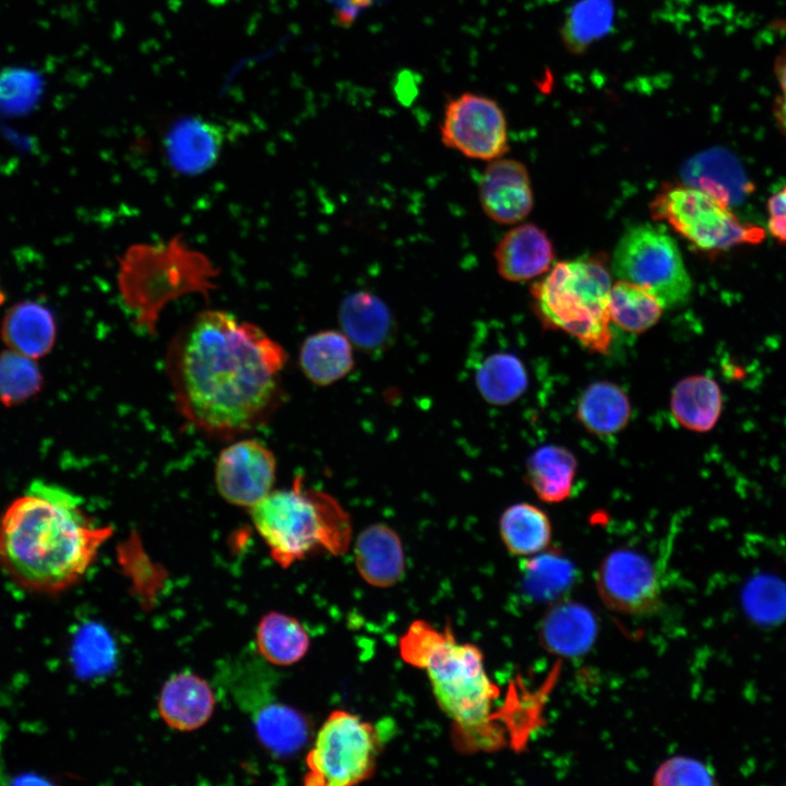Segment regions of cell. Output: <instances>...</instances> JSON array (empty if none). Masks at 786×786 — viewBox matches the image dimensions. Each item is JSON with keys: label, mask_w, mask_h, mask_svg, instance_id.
Masks as SVG:
<instances>
[{"label": "cell", "mask_w": 786, "mask_h": 786, "mask_svg": "<svg viewBox=\"0 0 786 786\" xmlns=\"http://www.w3.org/2000/svg\"><path fill=\"white\" fill-rule=\"evenodd\" d=\"M401 657L426 670L439 706L453 720L465 745L493 750L505 742L496 723L500 689L488 676L479 647L458 643L424 620L414 621L400 640Z\"/></svg>", "instance_id": "3"}, {"label": "cell", "mask_w": 786, "mask_h": 786, "mask_svg": "<svg viewBox=\"0 0 786 786\" xmlns=\"http://www.w3.org/2000/svg\"><path fill=\"white\" fill-rule=\"evenodd\" d=\"M769 231L779 242L786 243V187L767 201Z\"/></svg>", "instance_id": "35"}, {"label": "cell", "mask_w": 786, "mask_h": 786, "mask_svg": "<svg viewBox=\"0 0 786 786\" xmlns=\"http://www.w3.org/2000/svg\"><path fill=\"white\" fill-rule=\"evenodd\" d=\"M595 615L576 602H559L543 616L538 628L541 647L560 657H577L587 653L597 638Z\"/></svg>", "instance_id": "16"}, {"label": "cell", "mask_w": 786, "mask_h": 786, "mask_svg": "<svg viewBox=\"0 0 786 786\" xmlns=\"http://www.w3.org/2000/svg\"><path fill=\"white\" fill-rule=\"evenodd\" d=\"M341 331L360 350L376 354L388 348L395 334L393 314L374 294L357 290L345 296L338 307Z\"/></svg>", "instance_id": "13"}, {"label": "cell", "mask_w": 786, "mask_h": 786, "mask_svg": "<svg viewBox=\"0 0 786 786\" xmlns=\"http://www.w3.org/2000/svg\"><path fill=\"white\" fill-rule=\"evenodd\" d=\"M73 492L34 480L0 520V568L23 590L61 594L85 575L110 526H96Z\"/></svg>", "instance_id": "2"}, {"label": "cell", "mask_w": 786, "mask_h": 786, "mask_svg": "<svg viewBox=\"0 0 786 786\" xmlns=\"http://www.w3.org/2000/svg\"><path fill=\"white\" fill-rule=\"evenodd\" d=\"M354 345L340 330H321L306 337L299 350V366L315 385L333 384L354 368Z\"/></svg>", "instance_id": "20"}, {"label": "cell", "mask_w": 786, "mask_h": 786, "mask_svg": "<svg viewBox=\"0 0 786 786\" xmlns=\"http://www.w3.org/2000/svg\"><path fill=\"white\" fill-rule=\"evenodd\" d=\"M614 21V0H579L569 10L560 36L565 49L583 55L606 35Z\"/></svg>", "instance_id": "28"}, {"label": "cell", "mask_w": 786, "mask_h": 786, "mask_svg": "<svg viewBox=\"0 0 786 786\" xmlns=\"http://www.w3.org/2000/svg\"><path fill=\"white\" fill-rule=\"evenodd\" d=\"M499 534L510 553L533 557L547 550L552 527L544 510L532 503L520 502L502 512Z\"/></svg>", "instance_id": "25"}, {"label": "cell", "mask_w": 786, "mask_h": 786, "mask_svg": "<svg viewBox=\"0 0 786 786\" xmlns=\"http://www.w3.org/2000/svg\"><path fill=\"white\" fill-rule=\"evenodd\" d=\"M480 206L491 221L512 225L533 209V191L524 164L511 158L490 160L478 183Z\"/></svg>", "instance_id": "12"}, {"label": "cell", "mask_w": 786, "mask_h": 786, "mask_svg": "<svg viewBox=\"0 0 786 786\" xmlns=\"http://www.w3.org/2000/svg\"><path fill=\"white\" fill-rule=\"evenodd\" d=\"M611 278L604 261L592 258L557 263L532 287L544 324L576 338L586 349L607 354L611 344L608 297Z\"/></svg>", "instance_id": "5"}, {"label": "cell", "mask_w": 786, "mask_h": 786, "mask_svg": "<svg viewBox=\"0 0 786 786\" xmlns=\"http://www.w3.org/2000/svg\"><path fill=\"white\" fill-rule=\"evenodd\" d=\"M544 552L527 560L525 568L528 582L532 585H545L544 588L546 590L549 588V584L553 588H560L568 582L571 565L558 555Z\"/></svg>", "instance_id": "34"}, {"label": "cell", "mask_w": 786, "mask_h": 786, "mask_svg": "<svg viewBox=\"0 0 786 786\" xmlns=\"http://www.w3.org/2000/svg\"><path fill=\"white\" fill-rule=\"evenodd\" d=\"M380 740L372 724L343 710L333 711L320 727L306 758L307 786H352L372 776Z\"/></svg>", "instance_id": "8"}, {"label": "cell", "mask_w": 786, "mask_h": 786, "mask_svg": "<svg viewBox=\"0 0 786 786\" xmlns=\"http://www.w3.org/2000/svg\"><path fill=\"white\" fill-rule=\"evenodd\" d=\"M309 645V635L305 628L290 616L271 611L258 624L257 650L270 664H295L306 655Z\"/></svg>", "instance_id": "27"}, {"label": "cell", "mask_w": 786, "mask_h": 786, "mask_svg": "<svg viewBox=\"0 0 786 786\" xmlns=\"http://www.w3.org/2000/svg\"><path fill=\"white\" fill-rule=\"evenodd\" d=\"M653 784L660 786L715 785L712 771L703 762L684 755L665 760L653 775Z\"/></svg>", "instance_id": "33"}, {"label": "cell", "mask_w": 786, "mask_h": 786, "mask_svg": "<svg viewBox=\"0 0 786 786\" xmlns=\"http://www.w3.org/2000/svg\"><path fill=\"white\" fill-rule=\"evenodd\" d=\"M774 73L779 93L786 95V48H784L775 59Z\"/></svg>", "instance_id": "38"}, {"label": "cell", "mask_w": 786, "mask_h": 786, "mask_svg": "<svg viewBox=\"0 0 786 786\" xmlns=\"http://www.w3.org/2000/svg\"><path fill=\"white\" fill-rule=\"evenodd\" d=\"M215 695L206 680L182 671L171 676L163 686L158 712L164 722L181 731L203 726L212 716Z\"/></svg>", "instance_id": "17"}, {"label": "cell", "mask_w": 786, "mask_h": 786, "mask_svg": "<svg viewBox=\"0 0 786 786\" xmlns=\"http://www.w3.org/2000/svg\"><path fill=\"white\" fill-rule=\"evenodd\" d=\"M250 513L271 557L282 568L318 550L334 556L348 550L352 539L348 513L331 495L305 488L300 476L290 488L272 490Z\"/></svg>", "instance_id": "4"}, {"label": "cell", "mask_w": 786, "mask_h": 786, "mask_svg": "<svg viewBox=\"0 0 786 786\" xmlns=\"http://www.w3.org/2000/svg\"><path fill=\"white\" fill-rule=\"evenodd\" d=\"M276 461L262 442L243 439L226 446L215 465V484L230 504L251 509L272 491Z\"/></svg>", "instance_id": "11"}, {"label": "cell", "mask_w": 786, "mask_h": 786, "mask_svg": "<svg viewBox=\"0 0 786 786\" xmlns=\"http://www.w3.org/2000/svg\"><path fill=\"white\" fill-rule=\"evenodd\" d=\"M499 275L509 282H525L547 272L553 261V246L538 226L527 223L510 229L493 252Z\"/></svg>", "instance_id": "14"}, {"label": "cell", "mask_w": 786, "mask_h": 786, "mask_svg": "<svg viewBox=\"0 0 786 786\" xmlns=\"http://www.w3.org/2000/svg\"><path fill=\"white\" fill-rule=\"evenodd\" d=\"M663 309L657 298L640 285L622 279L611 285L610 321L627 332L639 334L650 330L660 319Z\"/></svg>", "instance_id": "29"}, {"label": "cell", "mask_w": 786, "mask_h": 786, "mask_svg": "<svg viewBox=\"0 0 786 786\" xmlns=\"http://www.w3.org/2000/svg\"><path fill=\"white\" fill-rule=\"evenodd\" d=\"M286 361L282 345L258 325L206 310L176 333L166 370L179 413L201 431L230 439L278 406Z\"/></svg>", "instance_id": "1"}, {"label": "cell", "mask_w": 786, "mask_h": 786, "mask_svg": "<svg viewBox=\"0 0 786 786\" xmlns=\"http://www.w3.org/2000/svg\"><path fill=\"white\" fill-rule=\"evenodd\" d=\"M525 471V480L536 496L545 502L558 503L572 493L577 461L569 449L547 444L528 456Z\"/></svg>", "instance_id": "23"}, {"label": "cell", "mask_w": 786, "mask_h": 786, "mask_svg": "<svg viewBox=\"0 0 786 786\" xmlns=\"http://www.w3.org/2000/svg\"><path fill=\"white\" fill-rule=\"evenodd\" d=\"M748 618L761 627H774L786 620V582L774 574L750 577L741 592Z\"/></svg>", "instance_id": "30"}, {"label": "cell", "mask_w": 786, "mask_h": 786, "mask_svg": "<svg viewBox=\"0 0 786 786\" xmlns=\"http://www.w3.org/2000/svg\"><path fill=\"white\" fill-rule=\"evenodd\" d=\"M475 384L481 397L492 405L516 401L528 386L523 361L511 352H495L483 358L475 370Z\"/></svg>", "instance_id": "26"}, {"label": "cell", "mask_w": 786, "mask_h": 786, "mask_svg": "<svg viewBox=\"0 0 786 786\" xmlns=\"http://www.w3.org/2000/svg\"><path fill=\"white\" fill-rule=\"evenodd\" d=\"M595 586L603 604L623 616H651L662 606L655 565L634 549L620 548L609 552L596 571Z\"/></svg>", "instance_id": "10"}, {"label": "cell", "mask_w": 786, "mask_h": 786, "mask_svg": "<svg viewBox=\"0 0 786 786\" xmlns=\"http://www.w3.org/2000/svg\"><path fill=\"white\" fill-rule=\"evenodd\" d=\"M355 564L360 576L376 587H390L404 575L405 556L397 533L386 524L364 528L354 546Z\"/></svg>", "instance_id": "18"}, {"label": "cell", "mask_w": 786, "mask_h": 786, "mask_svg": "<svg viewBox=\"0 0 786 786\" xmlns=\"http://www.w3.org/2000/svg\"><path fill=\"white\" fill-rule=\"evenodd\" d=\"M40 90L39 78L28 70L14 69L0 74V105L8 111L28 109Z\"/></svg>", "instance_id": "32"}, {"label": "cell", "mask_w": 786, "mask_h": 786, "mask_svg": "<svg viewBox=\"0 0 786 786\" xmlns=\"http://www.w3.org/2000/svg\"><path fill=\"white\" fill-rule=\"evenodd\" d=\"M250 714L261 742L278 755L293 754L309 739L310 728L305 716L273 696Z\"/></svg>", "instance_id": "24"}, {"label": "cell", "mask_w": 786, "mask_h": 786, "mask_svg": "<svg viewBox=\"0 0 786 786\" xmlns=\"http://www.w3.org/2000/svg\"><path fill=\"white\" fill-rule=\"evenodd\" d=\"M0 334L9 349L37 359L47 355L55 344L56 321L47 307L25 300L5 312Z\"/></svg>", "instance_id": "19"}, {"label": "cell", "mask_w": 786, "mask_h": 786, "mask_svg": "<svg viewBox=\"0 0 786 786\" xmlns=\"http://www.w3.org/2000/svg\"><path fill=\"white\" fill-rule=\"evenodd\" d=\"M442 143L465 157L490 162L509 151L508 123L491 98L465 93L445 107L440 126Z\"/></svg>", "instance_id": "9"}, {"label": "cell", "mask_w": 786, "mask_h": 786, "mask_svg": "<svg viewBox=\"0 0 786 786\" xmlns=\"http://www.w3.org/2000/svg\"><path fill=\"white\" fill-rule=\"evenodd\" d=\"M772 111L779 131L786 136V95L779 93L775 97Z\"/></svg>", "instance_id": "37"}, {"label": "cell", "mask_w": 786, "mask_h": 786, "mask_svg": "<svg viewBox=\"0 0 786 786\" xmlns=\"http://www.w3.org/2000/svg\"><path fill=\"white\" fill-rule=\"evenodd\" d=\"M650 209L654 219L667 223L704 251L759 243L765 236L762 228L741 222L726 202L689 184L664 188Z\"/></svg>", "instance_id": "7"}, {"label": "cell", "mask_w": 786, "mask_h": 786, "mask_svg": "<svg viewBox=\"0 0 786 786\" xmlns=\"http://www.w3.org/2000/svg\"><path fill=\"white\" fill-rule=\"evenodd\" d=\"M221 127L199 117L183 118L167 132L164 148L169 165L183 175H199L213 166L223 147Z\"/></svg>", "instance_id": "15"}, {"label": "cell", "mask_w": 786, "mask_h": 786, "mask_svg": "<svg viewBox=\"0 0 786 786\" xmlns=\"http://www.w3.org/2000/svg\"><path fill=\"white\" fill-rule=\"evenodd\" d=\"M674 419L694 432H708L717 424L723 410V394L710 376H688L676 383L670 400Z\"/></svg>", "instance_id": "21"}, {"label": "cell", "mask_w": 786, "mask_h": 786, "mask_svg": "<svg viewBox=\"0 0 786 786\" xmlns=\"http://www.w3.org/2000/svg\"><path fill=\"white\" fill-rule=\"evenodd\" d=\"M611 267L619 279L648 290L664 309L683 305L692 291L679 247L660 225L628 228L615 248Z\"/></svg>", "instance_id": "6"}, {"label": "cell", "mask_w": 786, "mask_h": 786, "mask_svg": "<svg viewBox=\"0 0 786 786\" xmlns=\"http://www.w3.org/2000/svg\"><path fill=\"white\" fill-rule=\"evenodd\" d=\"M1 299H2V295H1V293H0V301H1Z\"/></svg>", "instance_id": "39"}, {"label": "cell", "mask_w": 786, "mask_h": 786, "mask_svg": "<svg viewBox=\"0 0 786 786\" xmlns=\"http://www.w3.org/2000/svg\"><path fill=\"white\" fill-rule=\"evenodd\" d=\"M576 419L596 437H611L623 430L631 417V403L621 386L610 381L587 385L576 403Z\"/></svg>", "instance_id": "22"}, {"label": "cell", "mask_w": 786, "mask_h": 786, "mask_svg": "<svg viewBox=\"0 0 786 786\" xmlns=\"http://www.w3.org/2000/svg\"><path fill=\"white\" fill-rule=\"evenodd\" d=\"M371 0H344L337 9L336 19L342 25H349L358 10L365 8Z\"/></svg>", "instance_id": "36"}, {"label": "cell", "mask_w": 786, "mask_h": 786, "mask_svg": "<svg viewBox=\"0 0 786 786\" xmlns=\"http://www.w3.org/2000/svg\"><path fill=\"white\" fill-rule=\"evenodd\" d=\"M43 377L35 359L8 349L0 353V402L13 406L39 392Z\"/></svg>", "instance_id": "31"}]
</instances>
